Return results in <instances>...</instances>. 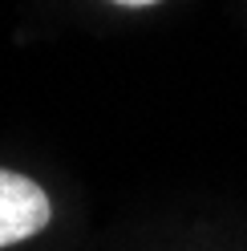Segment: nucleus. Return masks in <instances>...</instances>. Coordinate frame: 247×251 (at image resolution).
Masks as SVG:
<instances>
[{"instance_id": "f257e3e1", "label": "nucleus", "mask_w": 247, "mask_h": 251, "mask_svg": "<svg viewBox=\"0 0 247 251\" xmlns=\"http://www.w3.org/2000/svg\"><path fill=\"white\" fill-rule=\"evenodd\" d=\"M49 195L33 178L0 166V247H12L21 239H33L49 223Z\"/></svg>"}, {"instance_id": "f03ea898", "label": "nucleus", "mask_w": 247, "mask_h": 251, "mask_svg": "<svg viewBox=\"0 0 247 251\" xmlns=\"http://www.w3.org/2000/svg\"><path fill=\"white\" fill-rule=\"evenodd\" d=\"M114 4H126V8H142V4H158V0H114Z\"/></svg>"}]
</instances>
